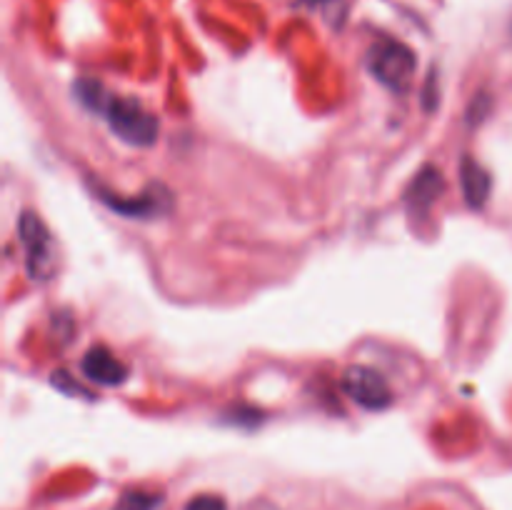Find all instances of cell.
Here are the masks:
<instances>
[{
    "instance_id": "6da1fadb",
    "label": "cell",
    "mask_w": 512,
    "mask_h": 510,
    "mask_svg": "<svg viewBox=\"0 0 512 510\" xmlns=\"http://www.w3.org/2000/svg\"><path fill=\"white\" fill-rule=\"evenodd\" d=\"M93 113L103 115L108 120L110 130L123 143L135 145V148H148L158 138V120H155V115H150L133 98H118V95H110L103 88V93L95 100Z\"/></svg>"
},
{
    "instance_id": "52a82bcc",
    "label": "cell",
    "mask_w": 512,
    "mask_h": 510,
    "mask_svg": "<svg viewBox=\"0 0 512 510\" xmlns=\"http://www.w3.org/2000/svg\"><path fill=\"white\" fill-rule=\"evenodd\" d=\"M445 190V178L435 165H425L423 170H418V175L413 178V183L408 185V193H405V203L413 213H425L435 200L440 198V193Z\"/></svg>"
},
{
    "instance_id": "30bf717a",
    "label": "cell",
    "mask_w": 512,
    "mask_h": 510,
    "mask_svg": "<svg viewBox=\"0 0 512 510\" xmlns=\"http://www.w3.org/2000/svg\"><path fill=\"white\" fill-rule=\"evenodd\" d=\"M183 510H228V505L220 495H195L193 500L185 503Z\"/></svg>"
},
{
    "instance_id": "8fae6325",
    "label": "cell",
    "mask_w": 512,
    "mask_h": 510,
    "mask_svg": "<svg viewBox=\"0 0 512 510\" xmlns=\"http://www.w3.org/2000/svg\"><path fill=\"white\" fill-rule=\"evenodd\" d=\"M305 3H310V5H320V3H328V0H305Z\"/></svg>"
},
{
    "instance_id": "ba28073f",
    "label": "cell",
    "mask_w": 512,
    "mask_h": 510,
    "mask_svg": "<svg viewBox=\"0 0 512 510\" xmlns=\"http://www.w3.org/2000/svg\"><path fill=\"white\" fill-rule=\"evenodd\" d=\"M460 185H463L465 203L470 208H483L490 198L493 180H490L488 170L478 160H473L470 155H463V160H460Z\"/></svg>"
},
{
    "instance_id": "9c48e42d",
    "label": "cell",
    "mask_w": 512,
    "mask_h": 510,
    "mask_svg": "<svg viewBox=\"0 0 512 510\" xmlns=\"http://www.w3.org/2000/svg\"><path fill=\"white\" fill-rule=\"evenodd\" d=\"M163 505V495L158 493H145V490H128L120 495L113 510H158Z\"/></svg>"
},
{
    "instance_id": "3957f363",
    "label": "cell",
    "mask_w": 512,
    "mask_h": 510,
    "mask_svg": "<svg viewBox=\"0 0 512 510\" xmlns=\"http://www.w3.org/2000/svg\"><path fill=\"white\" fill-rule=\"evenodd\" d=\"M18 240L25 250V263H28L30 278L45 280L55 270L53 238L48 228L35 213H23L18 218Z\"/></svg>"
},
{
    "instance_id": "5b68a950",
    "label": "cell",
    "mask_w": 512,
    "mask_h": 510,
    "mask_svg": "<svg viewBox=\"0 0 512 510\" xmlns=\"http://www.w3.org/2000/svg\"><path fill=\"white\" fill-rule=\"evenodd\" d=\"M95 198L103 200L110 210L125 215V218H155L170 208V193L160 185L145 190L140 198H120V195L108 193L103 188H95Z\"/></svg>"
},
{
    "instance_id": "277c9868",
    "label": "cell",
    "mask_w": 512,
    "mask_h": 510,
    "mask_svg": "<svg viewBox=\"0 0 512 510\" xmlns=\"http://www.w3.org/2000/svg\"><path fill=\"white\" fill-rule=\"evenodd\" d=\"M343 390L365 410H385L393 403V390L385 375L368 365H350L343 373Z\"/></svg>"
},
{
    "instance_id": "7a4b0ae2",
    "label": "cell",
    "mask_w": 512,
    "mask_h": 510,
    "mask_svg": "<svg viewBox=\"0 0 512 510\" xmlns=\"http://www.w3.org/2000/svg\"><path fill=\"white\" fill-rule=\"evenodd\" d=\"M368 70L378 83L385 88L395 90V93H405L413 83V75L418 63H415V53L405 43L398 40L383 38L368 50Z\"/></svg>"
},
{
    "instance_id": "8992f818",
    "label": "cell",
    "mask_w": 512,
    "mask_h": 510,
    "mask_svg": "<svg viewBox=\"0 0 512 510\" xmlns=\"http://www.w3.org/2000/svg\"><path fill=\"white\" fill-rule=\"evenodd\" d=\"M80 370H83V375L88 380L108 385V388L125 383V378H128V368H125L108 348H103V345H100V348H90L88 353L83 355Z\"/></svg>"
}]
</instances>
